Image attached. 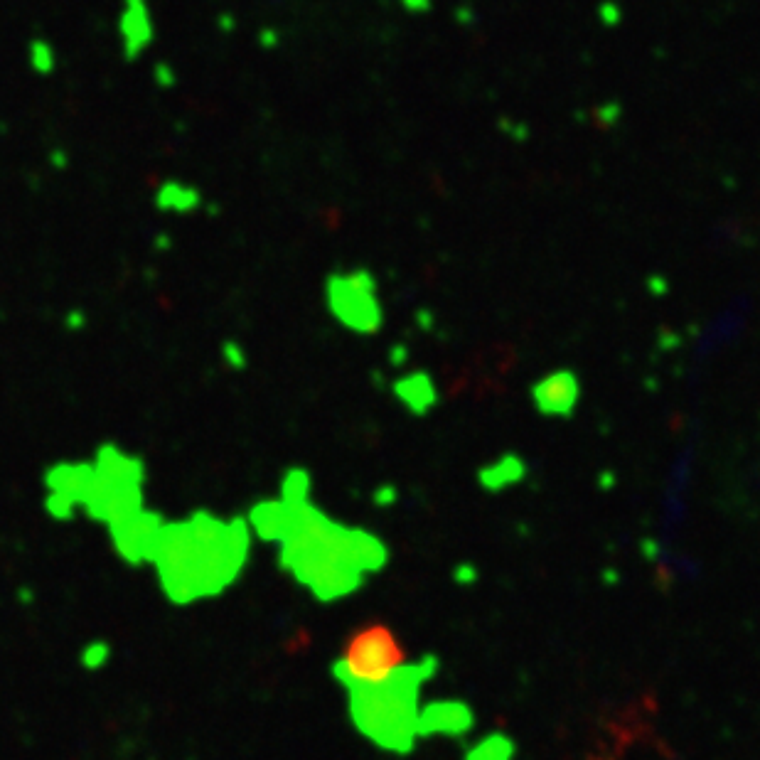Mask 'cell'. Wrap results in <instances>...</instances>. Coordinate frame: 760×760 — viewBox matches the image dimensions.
Instances as JSON below:
<instances>
[{"instance_id":"obj_1","label":"cell","mask_w":760,"mask_h":760,"mask_svg":"<svg viewBox=\"0 0 760 760\" xmlns=\"http://www.w3.org/2000/svg\"><path fill=\"white\" fill-rule=\"evenodd\" d=\"M251 532L281 547V566L320 603L352 596L367 576L389 564V547L360 527H347L305 500H266L249 515Z\"/></svg>"},{"instance_id":"obj_2","label":"cell","mask_w":760,"mask_h":760,"mask_svg":"<svg viewBox=\"0 0 760 760\" xmlns=\"http://www.w3.org/2000/svg\"><path fill=\"white\" fill-rule=\"evenodd\" d=\"M251 527L244 519H219L195 512L183 522L163 524L151 564L165 596L178 606L202 601L232 586L249 561Z\"/></svg>"},{"instance_id":"obj_3","label":"cell","mask_w":760,"mask_h":760,"mask_svg":"<svg viewBox=\"0 0 760 760\" xmlns=\"http://www.w3.org/2000/svg\"><path fill=\"white\" fill-rule=\"evenodd\" d=\"M438 667L441 662L436 655H424L406 662L382 682L347 687V711L352 726L379 751L396 756L414 751L419 741L416 726L421 711V687L436 677Z\"/></svg>"},{"instance_id":"obj_4","label":"cell","mask_w":760,"mask_h":760,"mask_svg":"<svg viewBox=\"0 0 760 760\" xmlns=\"http://www.w3.org/2000/svg\"><path fill=\"white\" fill-rule=\"evenodd\" d=\"M406 652L389 625L372 623L350 635L345 650L330 665V674L342 687L382 682L406 665Z\"/></svg>"},{"instance_id":"obj_5","label":"cell","mask_w":760,"mask_h":760,"mask_svg":"<svg viewBox=\"0 0 760 760\" xmlns=\"http://www.w3.org/2000/svg\"><path fill=\"white\" fill-rule=\"evenodd\" d=\"M325 303L337 323L355 335H374L384 323L377 281L365 269L330 274L325 281Z\"/></svg>"},{"instance_id":"obj_6","label":"cell","mask_w":760,"mask_h":760,"mask_svg":"<svg viewBox=\"0 0 760 760\" xmlns=\"http://www.w3.org/2000/svg\"><path fill=\"white\" fill-rule=\"evenodd\" d=\"M475 726H478V716H475L473 706H470L468 701L433 699L421 706L416 733H419V738H463L468 736V733H473Z\"/></svg>"},{"instance_id":"obj_7","label":"cell","mask_w":760,"mask_h":760,"mask_svg":"<svg viewBox=\"0 0 760 760\" xmlns=\"http://www.w3.org/2000/svg\"><path fill=\"white\" fill-rule=\"evenodd\" d=\"M160 529H163V519L151 515V512L138 510L111 522V537H114V544L121 556H126L131 564H143V561L151 559Z\"/></svg>"},{"instance_id":"obj_8","label":"cell","mask_w":760,"mask_h":760,"mask_svg":"<svg viewBox=\"0 0 760 760\" xmlns=\"http://www.w3.org/2000/svg\"><path fill=\"white\" fill-rule=\"evenodd\" d=\"M581 399V382L571 369H556L532 387L534 409L549 419H566L574 414Z\"/></svg>"},{"instance_id":"obj_9","label":"cell","mask_w":760,"mask_h":760,"mask_svg":"<svg viewBox=\"0 0 760 760\" xmlns=\"http://www.w3.org/2000/svg\"><path fill=\"white\" fill-rule=\"evenodd\" d=\"M119 32L126 60H138L153 42V20L146 0H123Z\"/></svg>"},{"instance_id":"obj_10","label":"cell","mask_w":760,"mask_h":760,"mask_svg":"<svg viewBox=\"0 0 760 760\" xmlns=\"http://www.w3.org/2000/svg\"><path fill=\"white\" fill-rule=\"evenodd\" d=\"M394 396L411 411V414H428L438 404L436 382L426 372L406 374L394 382Z\"/></svg>"},{"instance_id":"obj_11","label":"cell","mask_w":760,"mask_h":760,"mask_svg":"<svg viewBox=\"0 0 760 760\" xmlns=\"http://www.w3.org/2000/svg\"><path fill=\"white\" fill-rule=\"evenodd\" d=\"M524 478H527V463L517 453H505V456L480 468L478 473V480L485 492H502L507 487L519 485Z\"/></svg>"},{"instance_id":"obj_12","label":"cell","mask_w":760,"mask_h":760,"mask_svg":"<svg viewBox=\"0 0 760 760\" xmlns=\"http://www.w3.org/2000/svg\"><path fill=\"white\" fill-rule=\"evenodd\" d=\"M202 195L195 187L180 183V180H165L155 192V207L173 214H190L200 207Z\"/></svg>"},{"instance_id":"obj_13","label":"cell","mask_w":760,"mask_h":760,"mask_svg":"<svg viewBox=\"0 0 760 760\" xmlns=\"http://www.w3.org/2000/svg\"><path fill=\"white\" fill-rule=\"evenodd\" d=\"M517 758V743L515 738L507 733H487L478 743L465 751V760H515Z\"/></svg>"},{"instance_id":"obj_14","label":"cell","mask_w":760,"mask_h":760,"mask_svg":"<svg viewBox=\"0 0 760 760\" xmlns=\"http://www.w3.org/2000/svg\"><path fill=\"white\" fill-rule=\"evenodd\" d=\"M30 64L42 74L52 72V67H55V50H52V47L47 45L45 40H32L30 42Z\"/></svg>"}]
</instances>
